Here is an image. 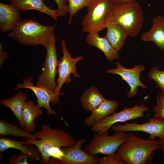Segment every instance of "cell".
I'll use <instances>...</instances> for the list:
<instances>
[{
  "label": "cell",
  "mask_w": 164,
  "mask_h": 164,
  "mask_svg": "<svg viewBox=\"0 0 164 164\" xmlns=\"http://www.w3.org/2000/svg\"><path fill=\"white\" fill-rule=\"evenodd\" d=\"M160 141V148L162 151L164 152V139H161L159 138Z\"/></svg>",
  "instance_id": "obj_33"
},
{
  "label": "cell",
  "mask_w": 164,
  "mask_h": 164,
  "mask_svg": "<svg viewBox=\"0 0 164 164\" xmlns=\"http://www.w3.org/2000/svg\"><path fill=\"white\" fill-rule=\"evenodd\" d=\"M118 106L119 104L117 101L105 99L96 108L91 111V115L84 119V122L87 126L91 127L94 123L109 114L115 113Z\"/></svg>",
  "instance_id": "obj_19"
},
{
  "label": "cell",
  "mask_w": 164,
  "mask_h": 164,
  "mask_svg": "<svg viewBox=\"0 0 164 164\" xmlns=\"http://www.w3.org/2000/svg\"><path fill=\"white\" fill-rule=\"evenodd\" d=\"M0 135L3 136H11L25 138L36 139L32 132L1 118L0 119Z\"/></svg>",
  "instance_id": "obj_24"
},
{
  "label": "cell",
  "mask_w": 164,
  "mask_h": 164,
  "mask_svg": "<svg viewBox=\"0 0 164 164\" xmlns=\"http://www.w3.org/2000/svg\"><path fill=\"white\" fill-rule=\"evenodd\" d=\"M156 98V104L152 110L154 114L153 118L163 120L164 119V92L161 91Z\"/></svg>",
  "instance_id": "obj_27"
},
{
  "label": "cell",
  "mask_w": 164,
  "mask_h": 164,
  "mask_svg": "<svg viewBox=\"0 0 164 164\" xmlns=\"http://www.w3.org/2000/svg\"><path fill=\"white\" fill-rule=\"evenodd\" d=\"M111 128L115 132H143L150 134L152 138L158 137L164 139V120H160L153 117L149 119L147 123H125L124 125H114Z\"/></svg>",
  "instance_id": "obj_13"
},
{
  "label": "cell",
  "mask_w": 164,
  "mask_h": 164,
  "mask_svg": "<svg viewBox=\"0 0 164 164\" xmlns=\"http://www.w3.org/2000/svg\"><path fill=\"white\" fill-rule=\"evenodd\" d=\"M114 2L118 3H125L133 2L136 1V0H114Z\"/></svg>",
  "instance_id": "obj_32"
},
{
  "label": "cell",
  "mask_w": 164,
  "mask_h": 164,
  "mask_svg": "<svg viewBox=\"0 0 164 164\" xmlns=\"http://www.w3.org/2000/svg\"><path fill=\"white\" fill-rule=\"evenodd\" d=\"M149 111V108L144 105L143 102L140 105L138 104L131 108L126 107L120 111L115 112L94 123L91 126L90 131L98 134H104L115 123L144 117V113Z\"/></svg>",
  "instance_id": "obj_7"
},
{
  "label": "cell",
  "mask_w": 164,
  "mask_h": 164,
  "mask_svg": "<svg viewBox=\"0 0 164 164\" xmlns=\"http://www.w3.org/2000/svg\"><path fill=\"white\" fill-rule=\"evenodd\" d=\"M35 101H26L23 106L22 117L24 124V129L27 131L32 132L35 129L36 124L35 122L36 118L41 115L43 110L37 104Z\"/></svg>",
  "instance_id": "obj_22"
},
{
  "label": "cell",
  "mask_w": 164,
  "mask_h": 164,
  "mask_svg": "<svg viewBox=\"0 0 164 164\" xmlns=\"http://www.w3.org/2000/svg\"><path fill=\"white\" fill-rule=\"evenodd\" d=\"M95 0H67L68 4L69 15L68 24L72 23L74 16L80 9L87 7Z\"/></svg>",
  "instance_id": "obj_25"
},
{
  "label": "cell",
  "mask_w": 164,
  "mask_h": 164,
  "mask_svg": "<svg viewBox=\"0 0 164 164\" xmlns=\"http://www.w3.org/2000/svg\"><path fill=\"white\" fill-rule=\"evenodd\" d=\"M160 141L141 138L128 134L126 141L118 148L117 154L127 164H145L152 162L155 150L160 148Z\"/></svg>",
  "instance_id": "obj_3"
},
{
  "label": "cell",
  "mask_w": 164,
  "mask_h": 164,
  "mask_svg": "<svg viewBox=\"0 0 164 164\" xmlns=\"http://www.w3.org/2000/svg\"><path fill=\"white\" fill-rule=\"evenodd\" d=\"M108 16L115 23L125 28L128 36H136L144 23V13L141 5L136 1L114 2Z\"/></svg>",
  "instance_id": "obj_4"
},
{
  "label": "cell",
  "mask_w": 164,
  "mask_h": 164,
  "mask_svg": "<svg viewBox=\"0 0 164 164\" xmlns=\"http://www.w3.org/2000/svg\"><path fill=\"white\" fill-rule=\"evenodd\" d=\"M107 32L105 37L112 46L118 51L123 47L127 37L128 36L127 30L121 26L114 22L108 16L105 19Z\"/></svg>",
  "instance_id": "obj_16"
},
{
  "label": "cell",
  "mask_w": 164,
  "mask_h": 164,
  "mask_svg": "<svg viewBox=\"0 0 164 164\" xmlns=\"http://www.w3.org/2000/svg\"><path fill=\"white\" fill-rule=\"evenodd\" d=\"M56 36L53 37L48 47L46 49V54L42 72L38 76L36 85L46 88L55 92L57 84L55 77L57 72L59 60L56 47Z\"/></svg>",
  "instance_id": "obj_8"
},
{
  "label": "cell",
  "mask_w": 164,
  "mask_h": 164,
  "mask_svg": "<svg viewBox=\"0 0 164 164\" xmlns=\"http://www.w3.org/2000/svg\"><path fill=\"white\" fill-rule=\"evenodd\" d=\"M28 156L24 153L20 152L18 154L11 155L9 158V164H28L27 159Z\"/></svg>",
  "instance_id": "obj_29"
},
{
  "label": "cell",
  "mask_w": 164,
  "mask_h": 164,
  "mask_svg": "<svg viewBox=\"0 0 164 164\" xmlns=\"http://www.w3.org/2000/svg\"><path fill=\"white\" fill-rule=\"evenodd\" d=\"M85 40L90 46L96 47L102 51L108 61L111 62L119 58L118 51L112 46L105 37H101L99 32L89 33Z\"/></svg>",
  "instance_id": "obj_18"
},
{
  "label": "cell",
  "mask_w": 164,
  "mask_h": 164,
  "mask_svg": "<svg viewBox=\"0 0 164 164\" xmlns=\"http://www.w3.org/2000/svg\"><path fill=\"white\" fill-rule=\"evenodd\" d=\"M127 139L128 134L125 132H115L112 135H109L108 132L101 134L95 133L91 140L84 145V151L92 155L98 154L108 155L114 153Z\"/></svg>",
  "instance_id": "obj_6"
},
{
  "label": "cell",
  "mask_w": 164,
  "mask_h": 164,
  "mask_svg": "<svg viewBox=\"0 0 164 164\" xmlns=\"http://www.w3.org/2000/svg\"><path fill=\"white\" fill-rule=\"evenodd\" d=\"M86 141L84 138H81L72 147L61 148V156L56 161L57 164H97L98 156L91 155L81 149Z\"/></svg>",
  "instance_id": "obj_11"
},
{
  "label": "cell",
  "mask_w": 164,
  "mask_h": 164,
  "mask_svg": "<svg viewBox=\"0 0 164 164\" xmlns=\"http://www.w3.org/2000/svg\"><path fill=\"white\" fill-rule=\"evenodd\" d=\"M20 10L12 4L0 3V29L5 33L12 30L22 20Z\"/></svg>",
  "instance_id": "obj_15"
},
{
  "label": "cell",
  "mask_w": 164,
  "mask_h": 164,
  "mask_svg": "<svg viewBox=\"0 0 164 164\" xmlns=\"http://www.w3.org/2000/svg\"><path fill=\"white\" fill-rule=\"evenodd\" d=\"M115 68L108 70L107 73L120 76L128 84L130 87L127 93L128 97L131 98L136 94L138 87L144 88L146 87L139 78L140 73L145 69L143 65H135L133 68L129 69L125 68L118 61L115 62Z\"/></svg>",
  "instance_id": "obj_12"
},
{
  "label": "cell",
  "mask_w": 164,
  "mask_h": 164,
  "mask_svg": "<svg viewBox=\"0 0 164 164\" xmlns=\"http://www.w3.org/2000/svg\"><path fill=\"white\" fill-rule=\"evenodd\" d=\"M61 52L63 56L59 60L57 73L59 76L56 81L57 87L55 92L60 95V91L64 84H69L71 81L70 74H73L75 78L80 77V76L77 72L76 63L83 60V56H79L73 58L67 48L66 42L63 39H61Z\"/></svg>",
  "instance_id": "obj_9"
},
{
  "label": "cell",
  "mask_w": 164,
  "mask_h": 164,
  "mask_svg": "<svg viewBox=\"0 0 164 164\" xmlns=\"http://www.w3.org/2000/svg\"><path fill=\"white\" fill-rule=\"evenodd\" d=\"M10 2L20 11L37 10L51 17L55 21L58 20L57 9H52L47 6L43 0H11Z\"/></svg>",
  "instance_id": "obj_20"
},
{
  "label": "cell",
  "mask_w": 164,
  "mask_h": 164,
  "mask_svg": "<svg viewBox=\"0 0 164 164\" xmlns=\"http://www.w3.org/2000/svg\"><path fill=\"white\" fill-rule=\"evenodd\" d=\"M28 97L26 94L19 91L9 98L0 100L1 104L12 111L18 120L21 127L24 129V124L22 117L23 108Z\"/></svg>",
  "instance_id": "obj_21"
},
{
  "label": "cell",
  "mask_w": 164,
  "mask_h": 164,
  "mask_svg": "<svg viewBox=\"0 0 164 164\" xmlns=\"http://www.w3.org/2000/svg\"><path fill=\"white\" fill-rule=\"evenodd\" d=\"M148 76L156 82L158 87L164 92V70H160L159 67H153L148 73Z\"/></svg>",
  "instance_id": "obj_26"
},
{
  "label": "cell",
  "mask_w": 164,
  "mask_h": 164,
  "mask_svg": "<svg viewBox=\"0 0 164 164\" xmlns=\"http://www.w3.org/2000/svg\"><path fill=\"white\" fill-rule=\"evenodd\" d=\"M105 99L96 87H91L82 94L80 98L81 104L85 110L91 111Z\"/></svg>",
  "instance_id": "obj_23"
},
{
  "label": "cell",
  "mask_w": 164,
  "mask_h": 164,
  "mask_svg": "<svg viewBox=\"0 0 164 164\" xmlns=\"http://www.w3.org/2000/svg\"><path fill=\"white\" fill-rule=\"evenodd\" d=\"M141 39L144 42H153L164 51V16L159 15L154 18L150 29L142 34Z\"/></svg>",
  "instance_id": "obj_17"
},
{
  "label": "cell",
  "mask_w": 164,
  "mask_h": 164,
  "mask_svg": "<svg viewBox=\"0 0 164 164\" xmlns=\"http://www.w3.org/2000/svg\"><path fill=\"white\" fill-rule=\"evenodd\" d=\"M54 25L46 26L34 20L22 19L11 31L9 36L25 46L41 45L46 49L55 35Z\"/></svg>",
  "instance_id": "obj_2"
},
{
  "label": "cell",
  "mask_w": 164,
  "mask_h": 164,
  "mask_svg": "<svg viewBox=\"0 0 164 164\" xmlns=\"http://www.w3.org/2000/svg\"><path fill=\"white\" fill-rule=\"evenodd\" d=\"M36 139L25 138L39 151L40 163L47 164L53 155L63 147H70L77 142L76 139L62 129L53 128L49 125H42L40 130L34 132Z\"/></svg>",
  "instance_id": "obj_1"
},
{
  "label": "cell",
  "mask_w": 164,
  "mask_h": 164,
  "mask_svg": "<svg viewBox=\"0 0 164 164\" xmlns=\"http://www.w3.org/2000/svg\"><path fill=\"white\" fill-rule=\"evenodd\" d=\"M10 148L17 149L26 154L31 162H37L41 159V155L37 148L26 140L17 141L0 137L1 159L4 152Z\"/></svg>",
  "instance_id": "obj_14"
},
{
  "label": "cell",
  "mask_w": 164,
  "mask_h": 164,
  "mask_svg": "<svg viewBox=\"0 0 164 164\" xmlns=\"http://www.w3.org/2000/svg\"><path fill=\"white\" fill-rule=\"evenodd\" d=\"M114 2V0H95L90 4L81 22L83 32H99L105 28V19Z\"/></svg>",
  "instance_id": "obj_5"
},
{
  "label": "cell",
  "mask_w": 164,
  "mask_h": 164,
  "mask_svg": "<svg viewBox=\"0 0 164 164\" xmlns=\"http://www.w3.org/2000/svg\"><path fill=\"white\" fill-rule=\"evenodd\" d=\"M8 56L7 53L1 50H0V65L1 66L3 62L6 60Z\"/></svg>",
  "instance_id": "obj_31"
},
{
  "label": "cell",
  "mask_w": 164,
  "mask_h": 164,
  "mask_svg": "<svg viewBox=\"0 0 164 164\" xmlns=\"http://www.w3.org/2000/svg\"><path fill=\"white\" fill-rule=\"evenodd\" d=\"M97 162L99 164H127L125 161L114 153L102 158L98 157Z\"/></svg>",
  "instance_id": "obj_28"
},
{
  "label": "cell",
  "mask_w": 164,
  "mask_h": 164,
  "mask_svg": "<svg viewBox=\"0 0 164 164\" xmlns=\"http://www.w3.org/2000/svg\"><path fill=\"white\" fill-rule=\"evenodd\" d=\"M33 77H29L26 80L23 78L22 84L18 83L15 90L20 88H27L32 90L37 98V105L40 108H44L49 115H57V114L51 108L50 103L53 104L59 103V94L55 92L46 88L40 86H35L32 81Z\"/></svg>",
  "instance_id": "obj_10"
},
{
  "label": "cell",
  "mask_w": 164,
  "mask_h": 164,
  "mask_svg": "<svg viewBox=\"0 0 164 164\" xmlns=\"http://www.w3.org/2000/svg\"><path fill=\"white\" fill-rule=\"evenodd\" d=\"M56 3L58 8L57 9L58 17H62L69 13L68 5L67 4V0H53Z\"/></svg>",
  "instance_id": "obj_30"
}]
</instances>
